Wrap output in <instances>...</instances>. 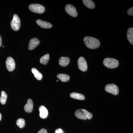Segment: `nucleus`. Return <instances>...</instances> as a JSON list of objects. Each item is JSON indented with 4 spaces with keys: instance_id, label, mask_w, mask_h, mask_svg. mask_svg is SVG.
I'll use <instances>...</instances> for the list:
<instances>
[{
    "instance_id": "nucleus-1",
    "label": "nucleus",
    "mask_w": 133,
    "mask_h": 133,
    "mask_svg": "<svg viewBox=\"0 0 133 133\" xmlns=\"http://www.w3.org/2000/svg\"><path fill=\"white\" fill-rule=\"evenodd\" d=\"M86 46L91 49H97L100 45V42L97 38L91 37L86 36L84 39Z\"/></svg>"
},
{
    "instance_id": "nucleus-2",
    "label": "nucleus",
    "mask_w": 133,
    "mask_h": 133,
    "mask_svg": "<svg viewBox=\"0 0 133 133\" xmlns=\"http://www.w3.org/2000/svg\"><path fill=\"white\" fill-rule=\"evenodd\" d=\"M75 115L78 118L81 119H90L92 117L91 113L84 109H78L75 112Z\"/></svg>"
},
{
    "instance_id": "nucleus-3",
    "label": "nucleus",
    "mask_w": 133,
    "mask_h": 133,
    "mask_svg": "<svg viewBox=\"0 0 133 133\" xmlns=\"http://www.w3.org/2000/svg\"><path fill=\"white\" fill-rule=\"evenodd\" d=\"M104 65L109 69H114L118 67L119 63L118 60L114 58H106L103 61Z\"/></svg>"
},
{
    "instance_id": "nucleus-4",
    "label": "nucleus",
    "mask_w": 133,
    "mask_h": 133,
    "mask_svg": "<svg viewBox=\"0 0 133 133\" xmlns=\"http://www.w3.org/2000/svg\"><path fill=\"white\" fill-rule=\"evenodd\" d=\"M29 9L33 13L39 14H43L45 10L44 6L38 4H31L29 6Z\"/></svg>"
},
{
    "instance_id": "nucleus-5",
    "label": "nucleus",
    "mask_w": 133,
    "mask_h": 133,
    "mask_svg": "<svg viewBox=\"0 0 133 133\" xmlns=\"http://www.w3.org/2000/svg\"><path fill=\"white\" fill-rule=\"evenodd\" d=\"M21 24V20L19 17L17 15H14L10 23V26L12 29L15 31H18L20 29Z\"/></svg>"
},
{
    "instance_id": "nucleus-6",
    "label": "nucleus",
    "mask_w": 133,
    "mask_h": 133,
    "mask_svg": "<svg viewBox=\"0 0 133 133\" xmlns=\"http://www.w3.org/2000/svg\"><path fill=\"white\" fill-rule=\"evenodd\" d=\"M105 90L108 92L114 95L118 94L119 90L118 87L114 84H109L106 86Z\"/></svg>"
},
{
    "instance_id": "nucleus-7",
    "label": "nucleus",
    "mask_w": 133,
    "mask_h": 133,
    "mask_svg": "<svg viewBox=\"0 0 133 133\" xmlns=\"http://www.w3.org/2000/svg\"><path fill=\"white\" fill-rule=\"evenodd\" d=\"M78 65L79 70L83 72L86 71L88 69L87 62L84 58L81 57L78 60Z\"/></svg>"
},
{
    "instance_id": "nucleus-8",
    "label": "nucleus",
    "mask_w": 133,
    "mask_h": 133,
    "mask_svg": "<svg viewBox=\"0 0 133 133\" xmlns=\"http://www.w3.org/2000/svg\"><path fill=\"white\" fill-rule=\"evenodd\" d=\"M65 11L68 14L72 17H76L78 15V13L76 8L71 4H68L65 7Z\"/></svg>"
},
{
    "instance_id": "nucleus-9",
    "label": "nucleus",
    "mask_w": 133,
    "mask_h": 133,
    "mask_svg": "<svg viewBox=\"0 0 133 133\" xmlns=\"http://www.w3.org/2000/svg\"><path fill=\"white\" fill-rule=\"evenodd\" d=\"M6 64L7 69L10 72L13 71L15 68V63L14 59L10 57L7 58Z\"/></svg>"
},
{
    "instance_id": "nucleus-10",
    "label": "nucleus",
    "mask_w": 133,
    "mask_h": 133,
    "mask_svg": "<svg viewBox=\"0 0 133 133\" xmlns=\"http://www.w3.org/2000/svg\"><path fill=\"white\" fill-rule=\"evenodd\" d=\"M36 23L39 26L44 29H50L52 26V24L50 23L40 19L37 20Z\"/></svg>"
},
{
    "instance_id": "nucleus-11",
    "label": "nucleus",
    "mask_w": 133,
    "mask_h": 133,
    "mask_svg": "<svg viewBox=\"0 0 133 133\" xmlns=\"http://www.w3.org/2000/svg\"><path fill=\"white\" fill-rule=\"evenodd\" d=\"M40 43V41L38 39L34 38L31 39L29 43V49L33 50L36 48Z\"/></svg>"
},
{
    "instance_id": "nucleus-12",
    "label": "nucleus",
    "mask_w": 133,
    "mask_h": 133,
    "mask_svg": "<svg viewBox=\"0 0 133 133\" xmlns=\"http://www.w3.org/2000/svg\"><path fill=\"white\" fill-rule=\"evenodd\" d=\"M39 112H40V117L42 119H45L48 117V111L46 108L44 106L42 105L39 107Z\"/></svg>"
},
{
    "instance_id": "nucleus-13",
    "label": "nucleus",
    "mask_w": 133,
    "mask_h": 133,
    "mask_svg": "<svg viewBox=\"0 0 133 133\" xmlns=\"http://www.w3.org/2000/svg\"><path fill=\"white\" fill-rule=\"evenodd\" d=\"M33 101L31 99L28 100L27 104L24 106V111L28 113H30L33 111Z\"/></svg>"
},
{
    "instance_id": "nucleus-14",
    "label": "nucleus",
    "mask_w": 133,
    "mask_h": 133,
    "mask_svg": "<svg viewBox=\"0 0 133 133\" xmlns=\"http://www.w3.org/2000/svg\"><path fill=\"white\" fill-rule=\"evenodd\" d=\"M70 62V59L68 57H62L59 59V65L62 66H66L69 65Z\"/></svg>"
},
{
    "instance_id": "nucleus-15",
    "label": "nucleus",
    "mask_w": 133,
    "mask_h": 133,
    "mask_svg": "<svg viewBox=\"0 0 133 133\" xmlns=\"http://www.w3.org/2000/svg\"><path fill=\"white\" fill-rule=\"evenodd\" d=\"M70 96L71 97L74 99L83 100L85 99L84 95L78 93L77 92H72L70 94Z\"/></svg>"
},
{
    "instance_id": "nucleus-16",
    "label": "nucleus",
    "mask_w": 133,
    "mask_h": 133,
    "mask_svg": "<svg viewBox=\"0 0 133 133\" xmlns=\"http://www.w3.org/2000/svg\"><path fill=\"white\" fill-rule=\"evenodd\" d=\"M84 5L88 8L93 9L95 7V4L94 2L91 0H83Z\"/></svg>"
},
{
    "instance_id": "nucleus-17",
    "label": "nucleus",
    "mask_w": 133,
    "mask_h": 133,
    "mask_svg": "<svg viewBox=\"0 0 133 133\" xmlns=\"http://www.w3.org/2000/svg\"><path fill=\"white\" fill-rule=\"evenodd\" d=\"M127 37L131 44H133V29L132 28L128 29L127 33Z\"/></svg>"
},
{
    "instance_id": "nucleus-18",
    "label": "nucleus",
    "mask_w": 133,
    "mask_h": 133,
    "mask_svg": "<svg viewBox=\"0 0 133 133\" xmlns=\"http://www.w3.org/2000/svg\"><path fill=\"white\" fill-rule=\"evenodd\" d=\"M31 71L34 74L35 77L38 80H41L42 78L43 75L36 68H33L31 69Z\"/></svg>"
},
{
    "instance_id": "nucleus-19",
    "label": "nucleus",
    "mask_w": 133,
    "mask_h": 133,
    "mask_svg": "<svg viewBox=\"0 0 133 133\" xmlns=\"http://www.w3.org/2000/svg\"><path fill=\"white\" fill-rule=\"evenodd\" d=\"M58 78L62 82H66L69 81L70 79V76L67 74H59L57 75Z\"/></svg>"
},
{
    "instance_id": "nucleus-20",
    "label": "nucleus",
    "mask_w": 133,
    "mask_h": 133,
    "mask_svg": "<svg viewBox=\"0 0 133 133\" xmlns=\"http://www.w3.org/2000/svg\"><path fill=\"white\" fill-rule=\"evenodd\" d=\"M8 95L4 91L1 92V95L0 97V102L2 105H4L6 103Z\"/></svg>"
},
{
    "instance_id": "nucleus-21",
    "label": "nucleus",
    "mask_w": 133,
    "mask_h": 133,
    "mask_svg": "<svg viewBox=\"0 0 133 133\" xmlns=\"http://www.w3.org/2000/svg\"><path fill=\"white\" fill-rule=\"evenodd\" d=\"M49 58V55L48 54H46L41 58L40 63L42 64L46 65L48 63Z\"/></svg>"
},
{
    "instance_id": "nucleus-22",
    "label": "nucleus",
    "mask_w": 133,
    "mask_h": 133,
    "mask_svg": "<svg viewBox=\"0 0 133 133\" xmlns=\"http://www.w3.org/2000/svg\"><path fill=\"white\" fill-rule=\"evenodd\" d=\"M16 125L21 128H23L25 125V120L23 119H18L16 122Z\"/></svg>"
},
{
    "instance_id": "nucleus-23",
    "label": "nucleus",
    "mask_w": 133,
    "mask_h": 133,
    "mask_svg": "<svg viewBox=\"0 0 133 133\" xmlns=\"http://www.w3.org/2000/svg\"><path fill=\"white\" fill-rule=\"evenodd\" d=\"M127 14L131 16H133V8L132 7L130 8L129 9H128V11Z\"/></svg>"
},
{
    "instance_id": "nucleus-24",
    "label": "nucleus",
    "mask_w": 133,
    "mask_h": 133,
    "mask_svg": "<svg viewBox=\"0 0 133 133\" xmlns=\"http://www.w3.org/2000/svg\"><path fill=\"white\" fill-rule=\"evenodd\" d=\"M37 133H48V131L45 129L43 128L38 131Z\"/></svg>"
},
{
    "instance_id": "nucleus-25",
    "label": "nucleus",
    "mask_w": 133,
    "mask_h": 133,
    "mask_svg": "<svg viewBox=\"0 0 133 133\" xmlns=\"http://www.w3.org/2000/svg\"><path fill=\"white\" fill-rule=\"evenodd\" d=\"M55 133H64V132L61 128H59L56 130Z\"/></svg>"
},
{
    "instance_id": "nucleus-26",
    "label": "nucleus",
    "mask_w": 133,
    "mask_h": 133,
    "mask_svg": "<svg viewBox=\"0 0 133 133\" xmlns=\"http://www.w3.org/2000/svg\"><path fill=\"white\" fill-rule=\"evenodd\" d=\"M2 45V38L1 36L0 35V47Z\"/></svg>"
},
{
    "instance_id": "nucleus-27",
    "label": "nucleus",
    "mask_w": 133,
    "mask_h": 133,
    "mask_svg": "<svg viewBox=\"0 0 133 133\" xmlns=\"http://www.w3.org/2000/svg\"><path fill=\"white\" fill-rule=\"evenodd\" d=\"M2 119V115L1 114V113H0V121Z\"/></svg>"
},
{
    "instance_id": "nucleus-28",
    "label": "nucleus",
    "mask_w": 133,
    "mask_h": 133,
    "mask_svg": "<svg viewBox=\"0 0 133 133\" xmlns=\"http://www.w3.org/2000/svg\"><path fill=\"white\" fill-rule=\"evenodd\" d=\"M57 82H58V80H57Z\"/></svg>"
}]
</instances>
